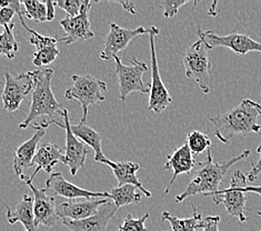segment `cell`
Instances as JSON below:
<instances>
[{
	"mask_svg": "<svg viewBox=\"0 0 261 231\" xmlns=\"http://www.w3.org/2000/svg\"><path fill=\"white\" fill-rule=\"evenodd\" d=\"M259 116H261V105L252 99H245L225 114L209 117V121L215 127L217 138L228 145L234 136L246 137L260 134Z\"/></svg>",
	"mask_w": 261,
	"mask_h": 231,
	"instance_id": "cell-1",
	"label": "cell"
},
{
	"mask_svg": "<svg viewBox=\"0 0 261 231\" xmlns=\"http://www.w3.org/2000/svg\"><path fill=\"white\" fill-rule=\"evenodd\" d=\"M249 155L250 150L247 149L242 153L238 155L237 157L230 159L227 162L218 164V162L214 161L210 149H208L206 160L199 162L196 166L191 181L188 184L185 191L176 197V202H182L187 198L197 195L208 197L211 193L220 190L219 188L221 181L230 168L237 164V162L247 159L249 157Z\"/></svg>",
	"mask_w": 261,
	"mask_h": 231,
	"instance_id": "cell-2",
	"label": "cell"
},
{
	"mask_svg": "<svg viewBox=\"0 0 261 231\" xmlns=\"http://www.w3.org/2000/svg\"><path fill=\"white\" fill-rule=\"evenodd\" d=\"M34 79V89L30 110L24 120L19 124L20 129H26L38 117H48L54 120V116L63 115V106L56 99L53 91L54 70L50 68L30 71Z\"/></svg>",
	"mask_w": 261,
	"mask_h": 231,
	"instance_id": "cell-3",
	"label": "cell"
},
{
	"mask_svg": "<svg viewBox=\"0 0 261 231\" xmlns=\"http://www.w3.org/2000/svg\"><path fill=\"white\" fill-rule=\"evenodd\" d=\"M71 79L73 84L70 88L67 89L65 97L68 100L78 102L83 109L80 122L87 123L89 106L106 100L105 93L107 91V85L105 81L92 77L91 74H86V76L73 74Z\"/></svg>",
	"mask_w": 261,
	"mask_h": 231,
	"instance_id": "cell-4",
	"label": "cell"
},
{
	"mask_svg": "<svg viewBox=\"0 0 261 231\" xmlns=\"http://www.w3.org/2000/svg\"><path fill=\"white\" fill-rule=\"evenodd\" d=\"M209 49L201 39H198L182 54L186 76L196 80L203 93L210 92Z\"/></svg>",
	"mask_w": 261,
	"mask_h": 231,
	"instance_id": "cell-5",
	"label": "cell"
},
{
	"mask_svg": "<svg viewBox=\"0 0 261 231\" xmlns=\"http://www.w3.org/2000/svg\"><path fill=\"white\" fill-rule=\"evenodd\" d=\"M248 180L246 173L239 170L234 171L232 174L230 185L226 189H220L209 195L213 197V201L216 204H223L226 211L230 216L237 218L239 222L244 223L248 219L245 215L246 210V195L242 191L244 187L248 186Z\"/></svg>",
	"mask_w": 261,
	"mask_h": 231,
	"instance_id": "cell-6",
	"label": "cell"
},
{
	"mask_svg": "<svg viewBox=\"0 0 261 231\" xmlns=\"http://www.w3.org/2000/svg\"><path fill=\"white\" fill-rule=\"evenodd\" d=\"M116 74L119 85V98L125 102L128 95L132 92L149 93V84L145 85L142 76L148 71V66L146 62L138 60L137 58L132 59V65H123L119 56L114 58Z\"/></svg>",
	"mask_w": 261,
	"mask_h": 231,
	"instance_id": "cell-7",
	"label": "cell"
},
{
	"mask_svg": "<svg viewBox=\"0 0 261 231\" xmlns=\"http://www.w3.org/2000/svg\"><path fill=\"white\" fill-rule=\"evenodd\" d=\"M160 34V30L152 26V29L149 34V42H150V57H151V83L149 84V104L148 109L150 111L161 114L164 112L169 105L172 102V98L165 86L163 79L160 76L156 45H154V36Z\"/></svg>",
	"mask_w": 261,
	"mask_h": 231,
	"instance_id": "cell-8",
	"label": "cell"
},
{
	"mask_svg": "<svg viewBox=\"0 0 261 231\" xmlns=\"http://www.w3.org/2000/svg\"><path fill=\"white\" fill-rule=\"evenodd\" d=\"M198 35L199 39L204 42L209 50L217 47H223L231 49L234 54L241 56L252 52L261 53V43L248 35L232 33L227 36H219L214 30L202 31L200 28H198Z\"/></svg>",
	"mask_w": 261,
	"mask_h": 231,
	"instance_id": "cell-9",
	"label": "cell"
},
{
	"mask_svg": "<svg viewBox=\"0 0 261 231\" xmlns=\"http://www.w3.org/2000/svg\"><path fill=\"white\" fill-rule=\"evenodd\" d=\"M34 89V79L30 71L17 74L16 77L7 70L5 72V87L3 91V105L6 111L16 112L20 108L30 91Z\"/></svg>",
	"mask_w": 261,
	"mask_h": 231,
	"instance_id": "cell-10",
	"label": "cell"
},
{
	"mask_svg": "<svg viewBox=\"0 0 261 231\" xmlns=\"http://www.w3.org/2000/svg\"><path fill=\"white\" fill-rule=\"evenodd\" d=\"M19 179H21L23 184L33 192L34 214L37 224L47 228L54 227L59 219L55 197L48 195V190L46 188H37L30 176L23 174Z\"/></svg>",
	"mask_w": 261,
	"mask_h": 231,
	"instance_id": "cell-11",
	"label": "cell"
},
{
	"mask_svg": "<svg viewBox=\"0 0 261 231\" xmlns=\"http://www.w3.org/2000/svg\"><path fill=\"white\" fill-rule=\"evenodd\" d=\"M152 26L149 28L137 27L134 29L123 28L118 23L110 22L109 34L106 39V45L103 50L100 54V58L105 61L114 59L121 52L125 50L128 47L129 42L132 41L135 37L141 36L145 34H150Z\"/></svg>",
	"mask_w": 261,
	"mask_h": 231,
	"instance_id": "cell-12",
	"label": "cell"
},
{
	"mask_svg": "<svg viewBox=\"0 0 261 231\" xmlns=\"http://www.w3.org/2000/svg\"><path fill=\"white\" fill-rule=\"evenodd\" d=\"M91 7V3L86 0L82 11L76 17H65L60 20V26L66 33V37L59 38V41L65 42L66 45H72L79 41H85L95 38L94 31L91 30L88 12Z\"/></svg>",
	"mask_w": 261,
	"mask_h": 231,
	"instance_id": "cell-13",
	"label": "cell"
},
{
	"mask_svg": "<svg viewBox=\"0 0 261 231\" xmlns=\"http://www.w3.org/2000/svg\"><path fill=\"white\" fill-rule=\"evenodd\" d=\"M61 117L64 118V129L66 130V153L64 165L69 168L71 176H76L77 172L80 169H83L86 164L87 156L89 153V147L86 146L82 140H79L73 135L70 128L71 121L69 118V112L67 109L63 110Z\"/></svg>",
	"mask_w": 261,
	"mask_h": 231,
	"instance_id": "cell-14",
	"label": "cell"
},
{
	"mask_svg": "<svg viewBox=\"0 0 261 231\" xmlns=\"http://www.w3.org/2000/svg\"><path fill=\"white\" fill-rule=\"evenodd\" d=\"M45 188L53 192L54 195L65 197L69 200H73V199H91V198H99L105 197L107 199H110L109 192H96L90 191L80 187L73 185L69 181H67L61 172H54L50 177H49L46 181Z\"/></svg>",
	"mask_w": 261,
	"mask_h": 231,
	"instance_id": "cell-15",
	"label": "cell"
},
{
	"mask_svg": "<svg viewBox=\"0 0 261 231\" xmlns=\"http://www.w3.org/2000/svg\"><path fill=\"white\" fill-rule=\"evenodd\" d=\"M117 211L113 200H109L99 208L96 215L83 220L64 219L63 224L71 231H106L110 220Z\"/></svg>",
	"mask_w": 261,
	"mask_h": 231,
	"instance_id": "cell-16",
	"label": "cell"
},
{
	"mask_svg": "<svg viewBox=\"0 0 261 231\" xmlns=\"http://www.w3.org/2000/svg\"><path fill=\"white\" fill-rule=\"evenodd\" d=\"M33 128L36 131L32 138L21 143V145L15 150L12 166H14V170L18 178L23 176L24 170L34 166L33 161L37 150H38V145L40 140L46 135V129L41 128L38 123L34 124Z\"/></svg>",
	"mask_w": 261,
	"mask_h": 231,
	"instance_id": "cell-17",
	"label": "cell"
},
{
	"mask_svg": "<svg viewBox=\"0 0 261 231\" xmlns=\"http://www.w3.org/2000/svg\"><path fill=\"white\" fill-rule=\"evenodd\" d=\"M109 199H86V200H68L57 206V215L61 219L83 220L96 215L99 208Z\"/></svg>",
	"mask_w": 261,
	"mask_h": 231,
	"instance_id": "cell-18",
	"label": "cell"
},
{
	"mask_svg": "<svg viewBox=\"0 0 261 231\" xmlns=\"http://www.w3.org/2000/svg\"><path fill=\"white\" fill-rule=\"evenodd\" d=\"M196 166H197V164H196L195 156L192 155V152L190 151V149L187 146V143H184L181 147H179L170 156H168L167 162L164 166V169L167 171L172 170L173 174H172L170 183L167 186L164 195L166 196L169 193L172 185L175 184V181L179 174L190 173L192 170L195 169Z\"/></svg>",
	"mask_w": 261,
	"mask_h": 231,
	"instance_id": "cell-19",
	"label": "cell"
},
{
	"mask_svg": "<svg viewBox=\"0 0 261 231\" xmlns=\"http://www.w3.org/2000/svg\"><path fill=\"white\" fill-rule=\"evenodd\" d=\"M7 211V219L10 224L17 222L21 223L24 231H39V226L36 222L34 214V197L23 196L21 200L17 203L15 211H11L8 204L5 203Z\"/></svg>",
	"mask_w": 261,
	"mask_h": 231,
	"instance_id": "cell-20",
	"label": "cell"
},
{
	"mask_svg": "<svg viewBox=\"0 0 261 231\" xmlns=\"http://www.w3.org/2000/svg\"><path fill=\"white\" fill-rule=\"evenodd\" d=\"M33 162L34 166H36V169L32 176H30V178L34 181V178L38 174L40 170H43L45 172H51L54 167L59 164V162L65 164V155L61 151V149L57 145H55V143H42L38 148V150H37Z\"/></svg>",
	"mask_w": 261,
	"mask_h": 231,
	"instance_id": "cell-21",
	"label": "cell"
},
{
	"mask_svg": "<svg viewBox=\"0 0 261 231\" xmlns=\"http://www.w3.org/2000/svg\"><path fill=\"white\" fill-rule=\"evenodd\" d=\"M110 169L113 170L115 177L117 178L118 186L122 187L125 185H133L137 188L140 189L142 193L148 198H150L152 195L150 191H148L142 184L137 178V172L140 169V165L134 161H111L109 165Z\"/></svg>",
	"mask_w": 261,
	"mask_h": 231,
	"instance_id": "cell-22",
	"label": "cell"
},
{
	"mask_svg": "<svg viewBox=\"0 0 261 231\" xmlns=\"http://www.w3.org/2000/svg\"><path fill=\"white\" fill-rule=\"evenodd\" d=\"M71 131L73 135L77 137L79 140H82L86 146L91 148L95 152V161L99 164L110 165L111 160L107 159V157L103 155L102 146H101V136L100 134L89 127L87 123L79 122L78 124H70Z\"/></svg>",
	"mask_w": 261,
	"mask_h": 231,
	"instance_id": "cell-23",
	"label": "cell"
},
{
	"mask_svg": "<svg viewBox=\"0 0 261 231\" xmlns=\"http://www.w3.org/2000/svg\"><path fill=\"white\" fill-rule=\"evenodd\" d=\"M192 216L189 218H178L172 216L168 211H164L161 215V220L170 223L172 231H196L202 227V216L197 211L195 203H191Z\"/></svg>",
	"mask_w": 261,
	"mask_h": 231,
	"instance_id": "cell-24",
	"label": "cell"
},
{
	"mask_svg": "<svg viewBox=\"0 0 261 231\" xmlns=\"http://www.w3.org/2000/svg\"><path fill=\"white\" fill-rule=\"evenodd\" d=\"M110 200H113L117 210L129 204H136L141 201V193L137 191V187L125 185L122 187H114L109 192Z\"/></svg>",
	"mask_w": 261,
	"mask_h": 231,
	"instance_id": "cell-25",
	"label": "cell"
},
{
	"mask_svg": "<svg viewBox=\"0 0 261 231\" xmlns=\"http://www.w3.org/2000/svg\"><path fill=\"white\" fill-rule=\"evenodd\" d=\"M15 23L11 22L8 26L4 27L3 34L0 35V57H7L8 59H14L19 50V45L16 41L14 35Z\"/></svg>",
	"mask_w": 261,
	"mask_h": 231,
	"instance_id": "cell-26",
	"label": "cell"
},
{
	"mask_svg": "<svg viewBox=\"0 0 261 231\" xmlns=\"http://www.w3.org/2000/svg\"><path fill=\"white\" fill-rule=\"evenodd\" d=\"M21 4L24 7V16L27 19L35 22L48 21L46 3H40L37 0H24Z\"/></svg>",
	"mask_w": 261,
	"mask_h": 231,
	"instance_id": "cell-27",
	"label": "cell"
},
{
	"mask_svg": "<svg viewBox=\"0 0 261 231\" xmlns=\"http://www.w3.org/2000/svg\"><path fill=\"white\" fill-rule=\"evenodd\" d=\"M186 143H187V146L194 156H198L207 151L211 147V140L209 139V137L198 130L191 131V133L187 135V141H186Z\"/></svg>",
	"mask_w": 261,
	"mask_h": 231,
	"instance_id": "cell-28",
	"label": "cell"
},
{
	"mask_svg": "<svg viewBox=\"0 0 261 231\" xmlns=\"http://www.w3.org/2000/svg\"><path fill=\"white\" fill-rule=\"evenodd\" d=\"M23 28L29 33V42L36 47L37 52L43 50V49L47 48L57 47L59 42V38H57V37L42 36L39 33H37V31L30 29L28 26H24Z\"/></svg>",
	"mask_w": 261,
	"mask_h": 231,
	"instance_id": "cell-29",
	"label": "cell"
},
{
	"mask_svg": "<svg viewBox=\"0 0 261 231\" xmlns=\"http://www.w3.org/2000/svg\"><path fill=\"white\" fill-rule=\"evenodd\" d=\"M150 215L146 212V214L140 218H134L132 215L128 214L121 226L118 228V231H148L146 228V221Z\"/></svg>",
	"mask_w": 261,
	"mask_h": 231,
	"instance_id": "cell-30",
	"label": "cell"
},
{
	"mask_svg": "<svg viewBox=\"0 0 261 231\" xmlns=\"http://www.w3.org/2000/svg\"><path fill=\"white\" fill-rule=\"evenodd\" d=\"M59 54L60 52L58 47H51V48L43 49V50H40V52H36L34 55L33 64L36 67L50 65L58 58Z\"/></svg>",
	"mask_w": 261,
	"mask_h": 231,
	"instance_id": "cell-31",
	"label": "cell"
},
{
	"mask_svg": "<svg viewBox=\"0 0 261 231\" xmlns=\"http://www.w3.org/2000/svg\"><path fill=\"white\" fill-rule=\"evenodd\" d=\"M188 4H190L189 0H164V2L158 3V6L164 9L165 18H172L178 14L179 9L182 6Z\"/></svg>",
	"mask_w": 261,
	"mask_h": 231,
	"instance_id": "cell-32",
	"label": "cell"
},
{
	"mask_svg": "<svg viewBox=\"0 0 261 231\" xmlns=\"http://www.w3.org/2000/svg\"><path fill=\"white\" fill-rule=\"evenodd\" d=\"M85 2L86 0H59L56 2V6L64 9L68 17H76L82 11Z\"/></svg>",
	"mask_w": 261,
	"mask_h": 231,
	"instance_id": "cell-33",
	"label": "cell"
},
{
	"mask_svg": "<svg viewBox=\"0 0 261 231\" xmlns=\"http://www.w3.org/2000/svg\"><path fill=\"white\" fill-rule=\"evenodd\" d=\"M219 216H208L202 219V231H219Z\"/></svg>",
	"mask_w": 261,
	"mask_h": 231,
	"instance_id": "cell-34",
	"label": "cell"
},
{
	"mask_svg": "<svg viewBox=\"0 0 261 231\" xmlns=\"http://www.w3.org/2000/svg\"><path fill=\"white\" fill-rule=\"evenodd\" d=\"M257 153L260 156L259 160L257 162H253L251 170L248 173H246L247 180L250 181V183L256 181L258 179V176L261 173V141H260V145L257 148Z\"/></svg>",
	"mask_w": 261,
	"mask_h": 231,
	"instance_id": "cell-35",
	"label": "cell"
},
{
	"mask_svg": "<svg viewBox=\"0 0 261 231\" xmlns=\"http://www.w3.org/2000/svg\"><path fill=\"white\" fill-rule=\"evenodd\" d=\"M16 15L15 10L11 7H5L0 9V28L6 27L11 23L12 18Z\"/></svg>",
	"mask_w": 261,
	"mask_h": 231,
	"instance_id": "cell-36",
	"label": "cell"
},
{
	"mask_svg": "<svg viewBox=\"0 0 261 231\" xmlns=\"http://www.w3.org/2000/svg\"><path fill=\"white\" fill-rule=\"evenodd\" d=\"M47 19L48 21H51L55 19L56 16V2H47Z\"/></svg>",
	"mask_w": 261,
	"mask_h": 231,
	"instance_id": "cell-37",
	"label": "cell"
},
{
	"mask_svg": "<svg viewBox=\"0 0 261 231\" xmlns=\"http://www.w3.org/2000/svg\"><path fill=\"white\" fill-rule=\"evenodd\" d=\"M115 3L118 4V5H121L122 8L125 9L126 11L130 12L132 15L136 14V7H135V5L133 3H130V2H115Z\"/></svg>",
	"mask_w": 261,
	"mask_h": 231,
	"instance_id": "cell-38",
	"label": "cell"
},
{
	"mask_svg": "<svg viewBox=\"0 0 261 231\" xmlns=\"http://www.w3.org/2000/svg\"><path fill=\"white\" fill-rule=\"evenodd\" d=\"M242 191L246 192V193H256V195L261 196V186H246L242 188Z\"/></svg>",
	"mask_w": 261,
	"mask_h": 231,
	"instance_id": "cell-39",
	"label": "cell"
},
{
	"mask_svg": "<svg viewBox=\"0 0 261 231\" xmlns=\"http://www.w3.org/2000/svg\"><path fill=\"white\" fill-rule=\"evenodd\" d=\"M257 214H258V216H260V217H261V211H258Z\"/></svg>",
	"mask_w": 261,
	"mask_h": 231,
	"instance_id": "cell-40",
	"label": "cell"
},
{
	"mask_svg": "<svg viewBox=\"0 0 261 231\" xmlns=\"http://www.w3.org/2000/svg\"><path fill=\"white\" fill-rule=\"evenodd\" d=\"M260 96H261V93H260Z\"/></svg>",
	"mask_w": 261,
	"mask_h": 231,
	"instance_id": "cell-41",
	"label": "cell"
},
{
	"mask_svg": "<svg viewBox=\"0 0 261 231\" xmlns=\"http://www.w3.org/2000/svg\"><path fill=\"white\" fill-rule=\"evenodd\" d=\"M259 231H261V230H259Z\"/></svg>",
	"mask_w": 261,
	"mask_h": 231,
	"instance_id": "cell-42",
	"label": "cell"
},
{
	"mask_svg": "<svg viewBox=\"0 0 261 231\" xmlns=\"http://www.w3.org/2000/svg\"><path fill=\"white\" fill-rule=\"evenodd\" d=\"M0 231H2V230H0Z\"/></svg>",
	"mask_w": 261,
	"mask_h": 231,
	"instance_id": "cell-43",
	"label": "cell"
}]
</instances>
